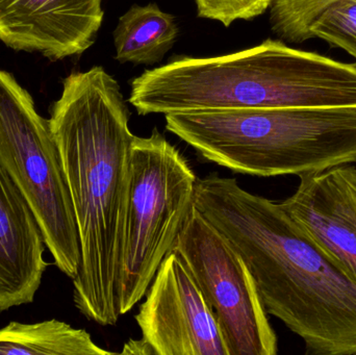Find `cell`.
Wrapping results in <instances>:
<instances>
[{
	"mask_svg": "<svg viewBox=\"0 0 356 355\" xmlns=\"http://www.w3.org/2000/svg\"><path fill=\"white\" fill-rule=\"evenodd\" d=\"M311 39H321L356 60V0L339 2L325 10L309 29Z\"/></svg>",
	"mask_w": 356,
	"mask_h": 355,
	"instance_id": "9a60e30c",
	"label": "cell"
},
{
	"mask_svg": "<svg viewBox=\"0 0 356 355\" xmlns=\"http://www.w3.org/2000/svg\"><path fill=\"white\" fill-rule=\"evenodd\" d=\"M178 33L177 18L158 4H134L119 18L113 33L116 60L146 66L156 64L173 47Z\"/></svg>",
	"mask_w": 356,
	"mask_h": 355,
	"instance_id": "7c38bea8",
	"label": "cell"
},
{
	"mask_svg": "<svg viewBox=\"0 0 356 355\" xmlns=\"http://www.w3.org/2000/svg\"><path fill=\"white\" fill-rule=\"evenodd\" d=\"M193 202L245 261L268 315L307 354L356 355L355 283L278 201L215 173L197 179Z\"/></svg>",
	"mask_w": 356,
	"mask_h": 355,
	"instance_id": "7a4b0ae2",
	"label": "cell"
},
{
	"mask_svg": "<svg viewBox=\"0 0 356 355\" xmlns=\"http://www.w3.org/2000/svg\"><path fill=\"white\" fill-rule=\"evenodd\" d=\"M104 16L102 0H0V41L62 60L93 45Z\"/></svg>",
	"mask_w": 356,
	"mask_h": 355,
	"instance_id": "30bf717a",
	"label": "cell"
},
{
	"mask_svg": "<svg viewBox=\"0 0 356 355\" xmlns=\"http://www.w3.org/2000/svg\"><path fill=\"white\" fill-rule=\"evenodd\" d=\"M348 0H272L270 25L278 39L293 44L311 40L313 23L327 8Z\"/></svg>",
	"mask_w": 356,
	"mask_h": 355,
	"instance_id": "5bb4252c",
	"label": "cell"
},
{
	"mask_svg": "<svg viewBox=\"0 0 356 355\" xmlns=\"http://www.w3.org/2000/svg\"><path fill=\"white\" fill-rule=\"evenodd\" d=\"M142 116L249 108H356V63L267 39L211 58L179 56L131 81Z\"/></svg>",
	"mask_w": 356,
	"mask_h": 355,
	"instance_id": "3957f363",
	"label": "cell"
},
{
	"mask_svg": "<svg viewBox=\"0 0 356 355\" xmlns=\"http://www.w3.org/2000/svg\"><path fill=\"white\" fill-rule=\"evenodd\" d=\"M197 176L158 129L134 138L119 268L121 316L145 297L194 200Z\"/></svg>",
	"mask_w": 356,
	"mask_h": 355,
	"instance_id": "5b68a950",
	"label": "cell"
},
{
	"mask_svg": "<svg viewBox=\"0 0 356 355\" xmlns=\"http://www.w3.org/2000/svg\"><path fill=\"white\" fill-rule=\"evenodd\" d=\"M205 160L242 174H315L356 164V108H249L165 115Z\"/></svg>",
	"mask_w": 356,
	"mask_h": 355,
	"instance_id": "277c9868",
	"label": "cell"
},
{
	"mask_svg": "<svg viewBox=\"0 0 356 355\" xmlns=\"http://www.w3.org/2000/svg\"><path fill=\"white\" fill-rule=\"evenodd\" d=\"M135 318L156 355H229L215 314L175 252L165 256Z\"/></svg>",
	"mask_w": 356,
	"mask_h": 355,
	"instance_id": "ba28073f",
	"label": "cell"
},
{
	"mask_svg": "<svg viewBox=\"0 0 356 355\" xmlns=\"http://www.w3.org/2000/svg\"><path fill=\"white\" fill-rule=\"evenodd\" d=\"M113 355L99 347L85 329L63 321L21 323L0 329V355Z\"/></svg>",
	"mask_w": 356,
	"mask_h": 355,
	"instance_id": "4fadbf2b",
	"label": "cell"
},
{
	"mask_svg": "<svg viewBox=\"0 0 356 355\" xmlns=\"http://www.w3.org/2000/svg\"><path fill=\"white\" fill-rule=\"evenodd\" d=\"M0 165L33 212L54 265L74 279L81 265L79 229L50 121L4 70H0Z\"/></svg>",
	"mask_w": 356,
	"mask_h": 355,
	"instance_id": "8992f818",
	"label": "cell"
},
{
	"mask_svg": "<svg viewBox=\"0 0 356 355\" xmlns=\"http://www.w3.org/2000/svg\"><path fill=\"white\" fill-rule=\"evenodd\" d=\"M49 121L81 243L73 302L89 320L115 325L121 316L117 290L135 138L120 85L99 66L71 73Z\"/></svg>",
	"mask_w": 356,
	"mask_h": 355,
	"instance_id": "6da1fadb",
	"label": "cell"
},
{
	"mask_svg": "<svg viewBox=\"0 0 356 355\" xmlns=\"http://www.w3.org/2000/svg\"><path fill=\"white\" fill-rule=\"evenodd\" d=\"M121 354L156 355V352L150 344L142 338L141 340H129L125 343Z\"/></svg>",
	"mask_w": 356,
	"mask_h": 355,
	"instance_id": "e0dca14e",
	"label": "cell"
},
{
	"mask_svg": "<svg viewBox=\"0 0 356 355\" xmlns=\"http://www.w3.org/2000/svg\"><path fill=\"white\" fill-rule=\"evenodd\" d=\"M294 194L278 201L303 233L356 285V167L299 177Z\"/></svg>",
	"mask_w": 356,
	"mask_h": 355,
	"instance_id": "9c48e42d",
	"label": "cell"
},
{
	"mask_svg": "<svg viewBox=\"0 0 356 355\" xmlns=\"http://www.w3.org/2000/svg\"><path fill=\"white\" fill-rule=\"evenodd\" d=\"M29 204L0 165V313L31 304L48 263Z\"/></svg>",
	"mask_w": 356,
	"mask_h": 355,
	"instance_id": "8fae6325",
	"label": "cell"
},
{
	"mask_svg": "<svg viewBox=\"0 0 356 355\" xmlns=\"http://www.w3.org/2000/svg\"><path fill=\"white\" fill-rule=\"evenodd\" d=\"M170 252L180 256L200 288L229 355L277 354V336L248 266L194 202Z\"/></svg>",
	"mask_w": 356,
	"mask_h": 355,
	"instance_id": "52a82bcc",
	"label": "cell"
},
{
	"mask_svg": "<svg viewBox=\"0 0 356 355\" xmlns=\"http://www.w3.org/2000/svg\"><path fill=\"white\" fill-rule=\"evenodd\" d=\"M200 18L225 27L238 20H252L269 10L272 0H194Z\"/></svg>",
	"mask_w": 356,
	"mask_h": 355,
	"instance_id": "2e32d148",
	"label": "cell"
}]
</instances>
